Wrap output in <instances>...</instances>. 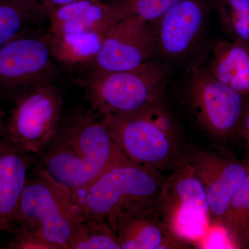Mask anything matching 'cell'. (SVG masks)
<instances>
[{"label":"cell","mask_w":249,"mask_h":249,"mask_svg":"<svg viewBox=\"0 0 249 249\" xmlns=\"http://www.w3.org/2000/svg\"><path fill=\"white\" fill-rule=\"evenodd\" d=\"M37 157L35 165L68 187L73 197L105 172L132 162L101 121L82 109L62 116L53 137Z\"/></svg>","instance_id":"6da1fadb"},{"label":"cell","mask_w":249,"mask_h":249,"mask_svg":"<svg viewBox=\"0 0 249 249\" xmlns=\"http://www.w3.org/2000/svg\"><path fill=\"white\" fill-rule=\"evenodd\" d=\"M165 179L160 170L131 162L105 172L74 199L83 219L103 221L114 231L123 217L155 206Z\"/></svg>","instance_id":"7a4b0ae2"},{"label":"cell","mask_w":249,"mask_h":249,"mask_svg":"<svg viewBox=\"0 0 249 249\" xmlns=\"http://www.w3.org/2000/svg\"><path fill=\"white\" fill-rule=\"evenodd\" d=\"M82 219L71 190L36 165L18 205L15 229L33 232L57 249H70L71 236Z\"/></svg>","instance_id":"3957f363"},{"label":"cell","mask_w":249,"mask_h":249,"mask_svg":"<svg viewBox=\"0 0 249 249\" xmlns=\"http://www.w3.org/2000/svg\"><path fill=\"white\" fill-rule=\"evenodd\" d=\"M168 70L152 60L124 71L91 70L83 80L93 110L104 116L134 115L160 102Z\"/></svg>","instance_id":"277c9868"},{"label":"cell","mask_w":249,"mask_h":249,"mask_svg":"<svg viewBox=\"0 0 249 249\" xmlns=\"http://www.w3.org/2000/svg\"><path fill=\"white\" fill-rule=\"evenodd\" d=\"M155 208L170 230L182 240L190 242L206 235L210 227L207 197L183 152L173 173L165 178Z\"/></svg>","instance_id":"5b68a950"},{"label":"cell","mask_w":249,"mask_h":249,"mask_svg":"<svg viewBox=\"0 0 249 249\" xmlns=\"http://www.w3.org/2000/svg\"><path fill=\"white\" fill-rule=\"evenodd\" d=\"M60 68L45 34L24 31L0 47V94L14 101L29 90L55 83Z\"/></svg>","instance_id":"8992f818"},{"label":"cell","mask_w":249,"mask_h":249,"mask_svg":"<svg viewBox=\"0 0 249 249\" xmlns=\"http://www.w3.org/2000/svg\"><path fill=\"white\" fill-rule=\"evenodd\" d=\"M101 122L132 163L163 172L183 155L178 137L160 127L147 111L134 115L104 116Z\"/></svg>","instance_id":"52a82bcc"},{"label":"cell","mask_w":249,"mask_h":249,"mask_svg":"<svg viewBox=\"0 0 249 249\" xmlns=\"http://www.w3.org/2000/svg\"><path fill=\"white\" fill-rule=\"evenodd\" d=\"M6 137L29 153H40L61 121L63 98L55 83L29 90L14 101Z\"/></svg>","instance_id":"ba28073f"},{"label":"cell","mask_w":249,"mask_h":249,"mask_svg":"<svg viewBox=\"0 0 249 249\" xmlns=\"http://www.w3.org/2000/svg\"><path fill=\"white\" fill-rule=\"evenodd\" d=\"M187 96L196 120L214 137H229L242 124L243 95L216 79L207 69L193 71Z\"/></svg>","instance_id":"9c48e42d"},{"label":"cell","mask_w":249,"mask_h":249,"mask_svg":"<svg viewBox=\"0 0 249 249\" xmlns=\"http://www.w3.org/2000/svg\"><path fill=\"white\" fill-rule=\"evenodd\" d=\"M183 155L204 187L210 227H222L223 219L249 173V165L201 149H184Z\"/></svg>","instance_id":"30bf717a"},{"label":"cell","mask_w":249,"mask_h":249,"mask_svg":"<svg viewBox=\"0 0 249 249\" xmlns=\"http://www.w3.org/2000/svg\"><path fill=\"white\" fill-rule=\"evenodd\" d=\"M157 53L150 23L135 18L121 19L105 32L92 70L124 71L153 60Z\"/></svg>","instance_id":"8fae6325"},{"label":"cell","mask_w":249,"mask_h":249,"mask_svg":"<svg viewBox=\"0 0 249 249\" xmlns=\"http://www.w3.org/2000/svg\"><path fill=\"white\" fill-rule=\"evenodd\" d=\"M206 7L202 0H181L153 26L157 52L169 60L183 58L202 34Z\"/></svg>","instance_id":"7c38bea8"},{"label":"cell","mask_w":249,"mask_h":249,"mask_svg":"<svg viewBox=\"0 0 249 249\" xmlns=\"http://www.w3.org/2000/svg\"><path fill=\"white\" fill-rule=\"evenodd\" d=\"M37 159V155L26 152L6 136L0 140V232L14 230L28 172Z\"/></svg>","instance_id":"4fadbf2b"},{"label":"cell","mask_w":249,"mask_h":249,"mask_svg":"<svg viewBox=\"0 0 249 249\" xmlns=\"http://www.w3.org/2000/svg\"><path fill=\"white\" fill-rule=\"evenodd\" d=\"M121 249H187L182 240L162 220L155 206L127 214L114 227Z\"/></svg>","instance_id":"5bb4252c"},{"label":"cell","mask_w":249,"mask_h":249,"mask_svg":"<svg viewBox=\"0 0 249 249\" xmlns=\"http://www.w3.org/2000/svg\"><path fill=\"white\" fill-rule=\"evenodd\" d=\"M49 32L105 33L114 24L111 3L80 0L58 6L49 14Z\"/></svg>","instance_id":"9a60e30c"},{"label":"cell","mask_w":249,"mask_h":249,"mask_svg":"<svg viewBox=\"0 0 249 249\" xmlns=\"http://www.w3.org/2000/svg\"><path fill=\"white\" fill-rule=\"evenodd\" d=\"M208 71L242 95H249V42L221 41L213 49Z\"/></svg>","instance_id":"2e32d148"},{"label":"cell","mask_w":249,"mask_h":249,"mask_svg":"<svg viewBox=\"0 0 249 249\" xmlns=\"http://www.w3.org/2000/svg\"><path fill=\"white\" fill-rule=\"evenodd\" d=\"M105 33L85 32L45 35L54 60L59 65L74 68L91 67L97 56Z\"/></svg>","instance_id":"e0dca14e"},{"label":"cell","mask_w":249,"mask_h":249,"mask_svg":"<svg viewBox=\"0 0 249 249\" xmlns=\"http://www.w3.org/2000/svg\"><path fill=\"white\" fill-rule=\"evenodd\" d=\"M48 18V11L37 0H0V47Z\"/></svg>","instance_id":"ac0fdd59"},{"label":"cell","mask_w":249,"mask_h":249,"mask_svg":"<svg viewBox=\"0 0 249 249\" xmlns=\"http://www.w3.org/2000/svg\"><path fill=\"white\" fill-rule=\"evenodd\" d=\"M222 227L235 247L249 249V170L226 213Z\"/></svg>","instance_id":"d6986e66"},{"label":"cell","mask_w":249,"mask_h":249,"mask_svg":"<svg viewBox=\"0 0 249 249\" xmlns=\"http://www.w3.org/2000/svg\"><path fill=\"white\" fill-rule=\"evenodd\" d=\"M70 249H121V246L107 223L83 218L71 236Z\"/></svg>","instance_id":"ffe728a7"},{"label":"cell","mask_w":249,"mask_h":249,"mask_svg":"<svg viewBox=\"0 0 249 249\" xmlns=\"http://www.w3.org/2000/svg\"><path fill=\"white\" fill-rule=\"evenodd\" d=\"M181 0H116L111 3L114 23L135 18L154 24Z\"/></svg>","instance_id":"44dd1931"},{"label":"cell","mask_w":249,"mask_h":249,"mask_svg":"<svg viewBox=\"0 0 249 249\" xmlns=\"http://www.w3.org/2000/svg\"><path fill=\"white\" fill-rule=\"evenodd\" d=\"M223 27L232 40L249 42V0H217Z\"/></svg>","instance_id":"7402d4cb"},{"label":"cell","mask_w":249,"mask_h":249,"mask_svg":"<svg viewBox=\"0 0 249 249\" xmlns=\"http://www.w3.org/2000/svg\"><path fill=\"white\" fill-rule=\"evenodd\" d=\"M14 230H16V235L9 245L10 249H57L55 246L33 232L19 228H16Z\"/></svg>","instance_id":"603a6c76"},{"label":"cell","mask_w":249,"mask_h":249,"mask_svg":"<svg viewBox=\"0 0 249 249\" xmlns=\"http://www.w3.org/2000/svg\"><path fill=\"white\" fill-rule=\"evenodd\" d=\"M40 2L46 9L48 11L49 14L52 10L70 3L74 2V1H80V0H37ZM99 1H104V2L112 3L116 0H99Z\"/></svg>","instance_id":"cb8c5ba5"},{"label":"cell","mask_w":249,"mask_h":249,"mask_svg":"<svg viewBox=\"0 0 249 249\" xmlns=\"http://www.w3.org/2000/svg\"><path fill=\"white\" fill-rule=\"evenodd\" d=\"M242 129H243L244 136L249 143V103L248 107L245 111L243 121H242Z\"/></svg>","instance_id":"d4e9b609"},{"label":"cell","mask_w":249,"mask_h":249,"mask_svg":"<svg viewBox=\"0 0 249 249\" xmlns=\"http://www.w3.org/2000/svg\"><path fill=\"white\" fill-rule=\"evenodd\" d=\"M6 126H7V119H4L2 114L0 113V140L6 137Z\"/></svg>","instance_id":"484cf974"},{"label":"cell","mask_w":249,"mask_h":249,"mask_svg":"<svg viewBox=\"0 0 249 249\" xmlns=\"http://www.w3.org/2000/svg\"></svg>","instance_id":"4316f807"}]
</instances>
